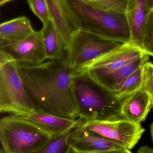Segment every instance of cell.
<instances>
[{
    "mask_svg": "<svg viewBox=\"0 0 153 153\" xmlns=\"http://www.w3.org/2000/svg\"><path fill=\"white\" fill-rule=\"evenodd\" d=\"M40 32L47 60H64L66 47L51 20L43 24Z\"/></svg>",
    "mask_w": 153,
    "mask_h": 153,
    "instance_id": "9a60e30c",
    "label": "cell"
},
{
    "mask_svg": "<svg viewBox=\"0 0 153 153\" xmlns=\"http://www.w3.org/2000/svg\"><path fill=\"white\" fill-rule=\"evenodd\" d=\"M65 2L75 30H81L123 44L132 42L125 12L96 8L80 0H65Z\"/></svg>",
    "mask_w": 153,
    "mask_h": 153,
    "instance_id": "3957f363",
    "label": "cell"
},
{
    "mask_svg": "<svg viewBox=\"0 0 153 153\" xmlns=\"http://www.w3.org/2000/svg\"><path fill=\"white\" fill-rule=\"evenodd\" d=\"M149 56L146 53L144 54L135 61L111 73L96 77H91L109 91L114 93L128 76L148 62Z\"/></svg>",
    "mask_w": 153,
    "mask_h": 153,
    "instance_id": "5bb4252c",
    "label": "cell"
},
{
    "mask_svg": "<svg viewBox=\"0 0 153 153\" xmlns=\"http://www.w3.org/2000/svg\"><path fill=\"white\" fill-rule=\"evenodd\" d=\"M77 127L116 141L129 150L136 145L145 132L141 124L124 119L112 121L81 119Z\"/></svg>",
    "mask_w": 153,
    "mask_h": 153,
    "instance_id": "52a82bcc",
    "label": "cell"
},
{
    "mask_svg": "<svg viewBox=\"0 0 153 153\" xmlns=\"http://www.w3.org/2000/svg\"><path fill=\"white\" fill-rule=\"evenodd\" d=\"M151 136H152V139L153 143V122L151 126Z\"/></svg>",
    "mask_w": 153,
    "mask_h": 153,
    "instance_id": "4316f807",
    "label": "cell"
},
{
    "mask_svg": "<svg viewBox=\"0 0 153 153\" xmlns=\"http://www.w3.org/2000/svg\"><path fill=\"white\" fill-rule=\"evenodd\" d=\"M93 7L126 12L128 0H80Z\"/></svg>",
    "mask_w": 153,
    "mask_h": 153,
    "instance_id": "44dd1931",
    "label": "cell"
},
{
    "mask_svg": "<svg viewBox=\"0 0 153 153\" xmlns=\"http://www.w3.org/2000/svg\"><path fill=\"white\" fill-rule=\"evenodd\" d=\"M1 51L10 56L19 65H34L47 60L40 31L12 43L1 45Z\"/></svg>",
    "mask_w": 153,
    "mask_h": 153,
    "instance_id": "ba28073f",
    "label": "cell"
},
{
    "mask_svg": "<svg viewBox=\"0 0 153 153\" xmlns=\"http://www.w3.org/2000/svg\"><path fill=\"white\" fill-rule=\"evenodd\" d=\"M71 147L72 151L82 153H106L125 148L116 141L77 126L74 130Z\"/></svg>",
    "mask_w": 153,
    "mask_h": 153,
    "instance_id": "30bf717a",
    "label": "cell"
},
{
    "mask_svg": "<svg viewBox=\"0 0 153 153\" xmlns=\"http://www.w3.org/2000/svg\"><path fill=\"white\" fill-rule=\"evenodd\" d=\"M143 65L128 76L114 93L118 99L124 100L137 91L143 89Z\"/></svg>",
    "mask_w": 153,
    "mask_h": 153,
    "instance_id": "d6986e66",
    "label": "cell"
},
{
    "mask_svg": "<svg viewBox=\"0 0 153 153\" xmlns=\"http://www.w3.org/2000/svg\"><path fill=\"white\" fill-rule=\"evenodd\" d=\"M152 108L150 97L143 89H141L123 100L122 116L124 120L141 124L145 120Z\"/></svg>",
    "mask_w": 153,
    "mask_h": 153,
    "instance_id": "7c38bea8",
    "label": "cell"
},
{
    "mask_svg": "<svg viewBox=\"0 0 153 153\" xmlns=\"http://www.w3.org/2000/svg\"><path fill=\"white\" fill-rule=\"evenodd\" d=\"M18 66L36 111L77 119L72 91V72L65 60Z\"/></svg>",
    "mask_w": 153,
    "mask_h": 153,
    "instance_id": "6da1fadb",
    "label": "cell"
},
{
    "mask_svg": "<svg viewBox=\"0 0 153 153\" xmlns=\"http://www.w3.org/2000/svg\"><path fill=\"white\" fill-rule=\"evenodd\" d=\"M142 48L146 53L153 56V7L149 10L146 19Z\"/></svg>",
    "mask_w": 153,
    "mask_h": 153,
    "instance_id": "ffe728a7",
    "label": "cell"
},
{
    "mask_svg": "<svg viewBox=\"0 0 153 153\" xmlns=\"http://www.w3.org/2000/svg\"><path fill=\"white\" fill-rule=\"evenodd\" d=\"M1 153H3L2 152L1 150Z\"/></svg>",
    "mask_w": 153,
    "mask_h": 153,
    "instance_id": "f1b7e54d",
    "label": "cell"
},
{
    "mask_svg": "<svg viewBox=\"0 0 153 153\" xmlns=\"http://www.w3.org/2000/svg\"></svg>",
    "mask_w": 153,
    "mask_h": 153,
    "instance_id": "4dcf8cb0",
    "label": "cell"
},
{
    "mask_svg": "<svg viewBox=\"0 0 153 153\" xmlns=\"http://www.w3.org/2000/svg\"><path fill=\"white\" fill-rule=\"evenodd\" d=\"M148 11L147 0H128L125 13L130 27L131 41L141 48Z\"/></svg>",
    "mask_w": 153,
    "mask_h": 153,
    "instance_id": "4fadbf2b",
    "label": "cell"
},
{
    "mask_svg": "<svg viewBox=\"0 0 153 153\" xmlns=\"http://www.w3.org/2000/svg\"><path fill=\"white\" fill-rule=\"evenodd\" d=\"M72 91L78 118L84 120L124 119L123 100L84 71L72 73Z\"/></svg>",
    "mask_w": 153,
    "mask_h": 153,
    "instance_id": "7a4b0ae2",
    "label": "cell"
},
{
    "mask_svg": "<svg viewBox=\"0 0 153 153\" xmlns=\"http://www.w3.org/2000/svg\"><path fill=\"white\" fill-rule=\"evenodd\" d=\"M74 129L53 136L43 147L34 153H70Z\"/></svg>",
    "mask_w": 153,
    "mask_h": 153,
    "instance_id": "ac0fdd59",
    "label": "cell"
},
{
    "mask_svg": "<svg viewBox=\"0 0 153 153\" xmlns=\"http://www.w3.org/2000/svg\"><path fill=\"white\" fill-rule=\"evenodd\" d=\"M70 153H80V152H73V151H72Z\"/></svg>",
    "mask_w": 153,
    "mask_h": 153,
    "instance_id": "83f0119b",
    "label": "cell"
},
{
    "mask_svg": "<svg viewBox=\"0 0 153 153\" xmlns=\"http://www.w3.org/2000/svg\"><path fill=\"white\" fill-rule=\"evenodd\" d=\"M145 53L141 48L133 42L125 43L98 58L80 71L85 72L93 77L108 74L135 61Z\"/></svg>",
    "mask_w": 153,
    "mask_h": 153,
    "instance_id": "9c48e42d",
    "label": "cell"
},
{
    "mask_svg": "<svg viewBox=\"0 0 153 153\" xmlns=\"http://www.w3.org/2000/svg\"><path fill=\"white\" fill-rule=\"evenodd\" d=\"M34 31L29 19L25 16L3 22L0 25L1 45L20 40Z\"/></svg>",
    "mask_w": 153,
    "mask_h": 153,
    "instance_id": "e0dca14e",
    "label": "cell"
},
{
    "mask_svg": "<svg viewBox=\"0 0 153 153\" xmlns=\"http://www.w3.org/2000/svg\"><path fill=\"white\" fill-rule=\"evenodd\" d=\"M36 111L25 89L18 64L0 65V111L21 116Z\"/></svg>",
    "mask_w": 153,
    "mask_h": 153,
    "instance_id": "8992f818",
    "label": "cell"
},
{
    "mask_svg": "<svg viewBox=\"0 0 153 153\" xmlns=\"http://www.w3.org/2000/svg\"><path fill=\"white\" fill-rule=\"evenodd\" d=\"M33 13L43 24L50 19V14L46 0H27Z\"/></svg>",
    "mask_w": 153,
    "mask_h": 153,
    "instance_id": "7402d4cb",
    "label": "cell"
},
{
    "mask_svg": "<svg viewBox=\"0 0 153 153\" xmlns=\"http://www.w3.org/2000/svg\"><path fill=\"white\" fill-rule=\"evenodd\" d=\"M148 10H150L153 7V0H147Z\"/></svg>",
    "mask_w": 153,
    "mask_h": 153,
    "instance_id": "d4e9b609",
    "label": "cell"
},
{
    "mask_svg": "<svg viewBox=\"0 0 153 153\" xmlns=\"http://www.w3.org/2000/svg\"></svg>",
    "mask_w": 153,
    "mask_h": 153,
    "instance_id": "f546056e",
    "label": "cell"
},
{
    "mask_svg": "<svg viewBox=\"0 0 153 153\" xmlns=\"http://www.w3.org/2000/svg\"><path fill=\"white\" fill-rule=\"evenodd\" d=\"M53 137L19 116L10 115L0 120V140L3 153H34Z\"/></svg>",
    "mask_w": 153,
    "mask_h": 153,
    "instance_id": "277c9868",
    "label": "cell"
},
{
    "mask_svg": "<svg viewBox=\"0 0 153 153\" xmlns=\"http://www.w3.org/2000/svg\"><path fill=\"white\" fill-rule=\"evenodd\" d=\"M106 153H132L130 152V150L128 149H125L122 150H118V151H113V152H108Z\"/></svg>",
    "mask_w": 153,
    "mask_h": 153,
    "instance_id": "cb8c5ba5",
    "label": "cell"
},
{
    "mask_svg": "<svg viewBox=\"0 0 153 153\" xmlns=\"http://www.w3.org/2000/svg\"><path fill=\"white\" fill-rule=\"evenodd\" d=\"M19 117L30 121L52 136L58 135L75 128L81 121L80 118L74 119L38 111Z\"/></svg>",
    "mask_w": 153,
    "mask_h": 153,
    "instance_id": "8fae6325",
    "label": "cell"
},
{
    "mask_svg": "<svg viewBox=\"0 0 153 153\" xmlns=\"http://www.w3.org/2000/svg\"><path fill=\"white\" fill-rule=\"evenodd\" d=\"M123 44L81 30H75L67 47L65 61L72 73L78 72Z\"/></svg>",
    "mask_w": 153,
    "mask_h": 153,
    "instance_id": "5b68a950",
    "label": "cell"
},
{
    "mask_svg": "<svg viewBox=\"0 0 153 153\" xmlns=\"http://www.w3.org/2000/svg\"><path fill=\"white\" fill-rule=\"evenodd\" d=\"M11 1L12 0H0V4L1 5H4L5 4Z\"/></svg>",
    "mask_w": 153,
    "mask_h": 153,
    "instance_id": "484cf974",
    "label": "cell"
},
{
    "mask_svg": "<svg viewBox=\"0 0 153 153\" xmlns=\"http://www.w3.org/2000/svg\"><path fill=\"white\" fill-rule=\"evenodd\" d=\"M143 89L149 95L153 109V64L147 62L143 69Z\"/></svg>",
    "mask_w": 153,
    "mask_h": 153,
    "instance_id": "603a6c76",
    "label": "cell"
},
{
    "mask_svg": "<svg viewBox=\"0 0 153 153\" xmlns=\"http://www.w3.org/2000/svg\"><path fill=\"white\" fill-rule=\"evenodd\" d=\"M50 19L56 28L67 49L75 31L67 15L65 0H46Z\"/></svg>",
    "mask_w": 153,
    "mask_h": 153,
    "instance_id": "2e32d148",
    "label": "cell"
}]
</instances>
